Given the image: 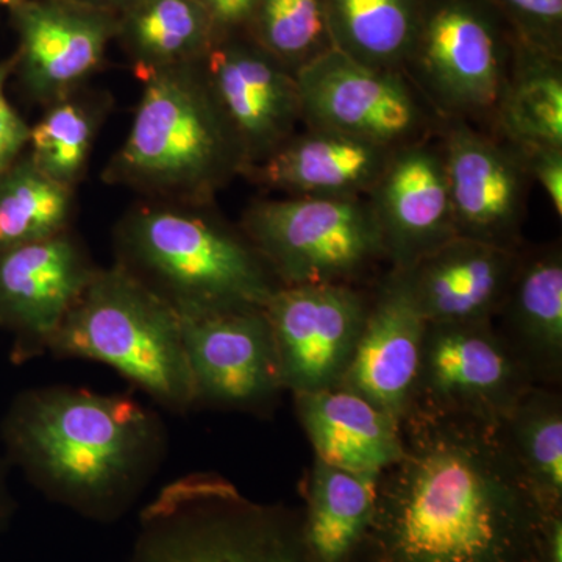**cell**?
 Segmentation results:
<instances>
[{"mask_svg":"<svg viewBox=\"0 0 562 562\" xmlns=\"http://www.w3.org/2000/svg\"><path fill=\"white\" fill-rule=\"evenodd\" d=\"M360 561L542 562L549 513L501 424L409 412ZM558 512V509H557Z\"/></svg>","mask_w":562,"mask_h":562,"instance_id":"obj_1","label":"cell"},{"mask_svg":"<svg viewBox=\"0 0 562 562\" xmlns=\"http://www.w3.org/2000/svg\"><path fill=\"white\" fill-rule=\"evenodd\" d=\"M160 414L125 394L31 387L11 401L0 446L47 501L98 524L121 520L168 454Z\"/></svg>","mask_w":562,"mask_h":562,"instance_id":"obj_2","label":"cell"},{"mask_svg":"<svg viewBox=\"0 0 562 562\" xmlns=\"http://www.w3.org/2000/svg\"><path fill=\"white\" fill-rule=\"evenodd\" d=\"M143 85L131 132L102 180L149 201L213 205L244 177L247 160L201 61L158 70Z\"/></svg>","mask_w":562,"mask_h":562,"instance_id":"obj_3","label":"cell"},{"mask_svg":"<svg viewBox=\"0 0 562 562\" xmlns=\"http://www.w3.org/2000/svg\"><path fill=\"white\" fill-rule=\"evenodd\" d=\"M114 247L117 265L177 313L265 308L280 288L241 228L213 205L146 199L116 225Z\"/></svg>","mask_w":562,"mask_h":562,"instance_id":"obj_4","label":"cell"},{"mask_svg":"<svg viewBox=\"0 0 562 562\" xmlns=\"http://www.w3.org/2000/svg\"><path fill=\"white\" fill-rule=\"evenodd\" d=\"M49 351L110 366L169 412L195 408L180 314L117 262L98 268Z\"/></svg>","mask_w":562,"mask_h":562,"instance_id":"obj_5","label":"cell"},{"mask_svg":"<svg viewBox=\"0 0 562 562\" xmlns=\"http://www.w3.org/2000/svg\"><path fill=\"white\" fill-rule=\"evenodd\" d=\"M125 562H316L301 513L244 497L216 473H188L139 514Z\"/></svg>","mask_w":562,"mask_h":562,"instance_id":"obj_6","label":"cell"},{"mask_svg":"<svg viewBox=\"0 0 562 562\" xmlns=\"http://www.w3.org/2000/svg\"><path fill=\"white\" fill-rule=\"evenodd\" d=\"M239 228L280 286H368L387 266L368 198L257 201L244 211Z\"/></svg>","mask_w":562,"mask_h":562,"instance_id":"obj_7","label":"cell"},{"mask_svg":"<svg viewBox=\"0 0 562 562\" xmlns=\"http://www.w3.org/2000/svg\"><path fill=\"white\" fill-rule=\"evenodd\" d=\"M512 55L513 31L490 0H422L403 72L443 121L494 132Z\"/></svg>","mask_w":562,"mask_h":562,"instance_id":"obj_8","label":"cell"},{"mask_svg":"<svg viewBox=\"0 0 562 562\" xmlns=\"http://www.w3.org/2000/svg\"><path fill=\"white\" fill-rule=\"evenodd\" d=\"M303 127L386 149L431 138L443 120L402 70L375 69L330 50L295 74Z\"/></svg>","mask_w":562,"mask_h":562,"instance_id":"obj_9","label":"cell"},{"mask_svg":"<svg viewBox=\"0 0 562 562\" xmlns=\"http://www.w3.org/2000/svg\"><path fill=\"white\" fill-rule=\"evenodd\" d=\"M532 386L494 321L427 322L409 412L501 424Z\"/></svg>","mask_w":562,"mask_h":562,"instance_id":"obj_10","label":"cell"},{"mask_svg":"<svg viewBox=\"0 0 562 562\" xmlns=\"http://www.w3.org/2000/svg\"><path fill=\"white\" fill-rule=\"evenodd\" d=\"M179 314L195 406L268 413L284 386L265 308Z\"/></svg>","mask_w":562,"mask_h":562,"instance_id":"obj_11","label":"cell"},{"mask_svg":"<svg viewBox=\"0 0 562 562\" xmlns=\"http://www.w3.org/2000/svg\"><path fill=\"white\" fill-rule=\"evenodd\" d=\"M372 284L280 286L266 303L281 380L291 394L341 383L371 306Z\"/></svg>","mask_w":562,"mask_h":562,"instance_id":"obj_12","label":"cell"},{"mask_svg":"<svg viewBox=\"0 0 562 562\" xmlns=\"http://www.w3.org/2000/svg\"><path fill=\"white\" fill-rule=\"evenodd\" d=\"M439 140L457 235L524 249L532 181L520 151L497 133L465 121H443Z\"/></svg>","mask_w":562,"mask_h":562,"instance_id":"obj_13","label":"cell"},{"mask_svg":"<svg viewBox=\"0 0 562 562\" xmlns=\"http://www.w3.org/2000/svg\"><path fill=\"white\" fill-rule=\"evenodd\" d=\"M9 11L18 35L14 76L44 109L87 87L103 68L120 22L77 0H21Z\"/></svg>","mask_w":562,"mask_h":562,"instance_id":"obj_14","label":"cell"},{"mask_svg":"<svg viewBox=\"0 0 562 562\" xmlns=\"http://www.w3.org/2000/svg\"><path fill=\"white\" fill-rule=\"evenodd\" d=\"M201 65L238 136L247 169L265 161L299 132L302 109L295 74L258 46L249 33L217 36Z\"/></svg>","mask_w":562,"mask_h":562,"instance_id":"obj_15","label":"cell"},{"mask_svg":"<svg viewBox=\"0 0 562 562\" xmlns=\"http://www.w3.org/2000/svg\"><path fill=\"white\" fill-rule=\"evenodd\" d=\"M98 266L72 232L0 250V328L14 336L22 362L49 351Z\"/></svg>","mask_w":562,"mask_h":562,"instance_id":"obj_16","label":"cell"},{"mask_svg":"<svg viewBox=\"0 0 562 562\" xmlns=\"http://www.w3.org/2000/svg\"><path fill=\"white\" fill-rule=\"evenodd\" d=\"M386 249L403 271L457 235L438 135L392 151L368 195Z\"/></svg>","mask_w":562,"mask_h":562,"instance_id":"obj_17","label":"cell"},{"mask_svg":"<svg viewBox=\"0 0 562 562\" xmlns=\"http://www.w3.org/2000/svg\"><path fill=\"white\" fill-rule=\"evenodd\" d=\"M425 327L427 322L397 273L386 269L372 283L368 319L338 386L361 395L402 424L413 405Z\"/></svg>","mask_w":562,"mask_h":562,"instance_id":"obj_18","label":"cell"},{"mask_svg":"<svg viewBox=\"0 0 562 562\" xmlns=\"http://www.w3.org/2000/svg\"><path fill=\"white\" fill-rule=\"evenodd\" d=\"M520 257L522 249L454 236L409 268L391 271L425 322L494 321Z\"/></svg>","mask_w":562,"mask_h":562,"instance_id":"obj_19","label":"cell"},{"mask_svg":"<svg viewBox=\"0 0 562 562\" xmlns=\"http://www.w3.org/2000/svg\"><path fill=\"white\" fill-rule=\"evenodd\" d=\"M392 151L342 133L305 127L244 177L286 195L366 198Z\"/></svg>","mask_w":562,"mask_h":562,"instance_id":"obj_20","label":"cell"},{"mask_svg":"<svg viewBox=\"0 0 562 562\" xmlns=\"http://www.w3.org/2000/svg\"><path fill=\"white\" fill-rule=\"evenodd\" d=\"M494 325L538 386L562 379V251L560 244L522 249Z\"/></svg>","mask_w":562,"mask_h":562,"instance_id":"obj_21","label":"cell"},{"mask_svg":"<svg viewBox=\"0 0 562 562\" xmlns=\"http://www.w3.org/2000/svg\"><path fill=\"white\" fill-rule=\"evenodd\" d=\"M317 460L380 475L403 453L401 422L346 387L292 394Z\"/></svg>","mask_w":562,"mask_h":562,"instance_id":"obj_22","label":"cell"},{"mask_svg":"<svg viewBox=\"0 0 562 562\" xmlns=\"http://www.w3.org/2000/svg\"><path fill=\"white\" fill-rule=\"evenodd\" d=\"M375 473L344 471L314 458L305 480L303 539L317 562H358L375 513Z\"/></svg>","mask_w":562,"mask_h":562,"instance_id":"obj_23","label":"cell"},{"mask_svg":"<svg viewBox=\"0 0 562 562\" xmlns=\"http://www.w3.org/2000/svg\"><path fill=\"white\" fill-rule=\"evenodd\" d=\"M216 38L198 0H136L117 22L116 41L140 81L158 70L201 61Z\"/></svg>","mask_w":562,"mask_h":562,"instance_id":"obj_24","label":"cell"},{"mask_svg":"<svg viewBox=\"0 0 562 562\" xmlns=\"http://www.w3.org/2000/svg\"><path fill=\"white\" fill-rule=\"evenodd\" d=\"M494 133L517 149L562 147V57L514 32L512 66Z\"/></svg>","mask_w":562,"mask_h":562,"instance_id":"obj_25","label":"cell"},{"mask_svg":"<svg viewBox=\"0 0 562 562\" xmlns=\"http://www.w3.org/2000/svg\"><path fill=\"white\" fill-rule=\"evenodd\" d=\"M422 0H325L335 50L375 69L402 70Z\"/></svg>","mask_w":562,"mask_h":562,"instance_id":"obj_26","label":"cell"},{"mask_svg":"<svg viewBox=\"0 0 562 562\" xmlns=\"http://www.w3.org/2000/svg\"><path fill=\"white\" fill-rule=\"evenodd\" d=\"M105 92L87 87L44 109L31 127L29 155L33 162L58 183L76 190L87 173L88 162L111 110Z\"/></svg>","mask_w":562,"mask_h":562,"instance_id":"obj_27","label":"cell"},{"mask_svg":"<svg viewBox=\"0 0 562 562\" xmlns=\"http://www.w3.org/2000/svg\"><path fill=\"white\" fill-rule=\"evenodd\" d=\"M501 428L547 512L562 509V398L557 387H530Z\"/></svg>","mask_w":562,"mask_h":562,"instance_id":"obj_28","label":"cell"},{"mask_svg":"<svg viewBox=\"0 0 562 562\" xmlns=\"http://www.w3.org/2000/svg\"><path fill=\"white\" fill-rule=\"evenodd\" d=\"M76 190L46 176L29 151L0 171V250L70 231Z\"/></svg>","mask_w":562,"mask_h":562,"instance_id":"obj_29","label":"cell"},{"mask_svg":"<svg viewBox=\"0 0 562 562\" xmlns=\"http://www.w3.org/2000/svg\"><path fill=\"white\" fill-rule=\"evenodd\" d=\"M247 33L292 74L335 49L325 0H258Z\"/></svg>","mask_w":562,"mask_h":562,"instance_id":"obj_30","label":"cell"},{"mask_svg":"<svg viewBox=\"0 0 562 562\" xmlns=\"http://www.w3.org/2000/svg\"><path fill=\"white\" fill-rule=\"evenodd\" d=\"M519 38L562 57V0H490Z\"/></svg>","mask_w":562,"mask_h":562,"instance_id":"obj_31","label":"cell"},{"mask_svg":"<svg viewBox=\"0 0 562 562\" xmlns=\"http://www.w3.org/2000/svg\"><path fill=\"white\" fill-rule=\"evenodd\" d=\"M16 54L0 61V171L13 165L29 149L31 125L11 106L5 94L7 83L14 76Z\"/></svg>","mask_w":562,"mask_h":562,"instance_id":"obj_32","label":"cell"},{"mask_svg":"<svg viewBox=\"0 0 562 562\" xmlns=\"http://www.w3.org/2000/svg\"><path fill=\"white\" fill-rule=\"evenodd\" d=\"M517 149V147H516ZM522 155L525 168L532 183L546 191L558 217L562 216V147L530 146L517 149Z\"/></svg>","mask_w":562,"mask_h":562,"instance_id":"obj_33","label":"cell"},{"mask_svg":"<svg viewBox=\"0 0 562 562\" xmlns=\"http://www.w3.org/2000/svg\"><path fill=\"white\" fill-rule=\"evenodd\" d=\"M213 21L217 36L247 33L258 0H198Z\"/></svg>","mask_w":562,"mask_h":562,"instance_id":"obj_34","label":"cell"},{"mask_svg":"<svg viewBox=\"0 0 562 562\" xmlns=\"http://www.w3.org/2000/svg\"><path fill=\"white\" fill-rule=\"evenodd\" d=\"M542 562H562V509L547 516Z\"/></svg>","mask_w":562,"mask_h":562,"instance_id":"obj_35","label":"cell"},{"mask_svg":"<svg viewBox=\"0 0 562 562\" xmlns=\"http://www.w3.org/2000/svg\"><path fill=\"white\" fill-rule=\"evenodd\" d=\"M16 514V501L9 486V461L0 446V535L9 528Z\"/></svg>","mask_w":562,"mask_h":562,"instance_id":"obj_36","label":"cell"},{"mask_svg":"<svg viewBox=\"0 0 562 562\" xmlns=\"http://www.w3.org/2000/svg\"><path fill=\"white\" fill-rule=\"evenodd\" d=\"M77 2L87 3V5L98 7V9L111 11V13L120 14L122 11L132 7L136 0H77Z\"/></svg>","mask_w":562,"mask_h":562,"instance_id":"obj_37","label":"cell"},{"mask_svg":"<svg viewBox=\"0 0 562 562\" xmlns=\"http://www.w3.org/2000/svg\"><path fill=\"white\" fill-rule=\"evenodd\" d=\"M21 0H0V7H5V9H11V7L16 5V3H20Z\"/></svg>","mask_w":562,"mask_h":562,"instance_id":"obj_38","label":"cell"}]
</instances>
